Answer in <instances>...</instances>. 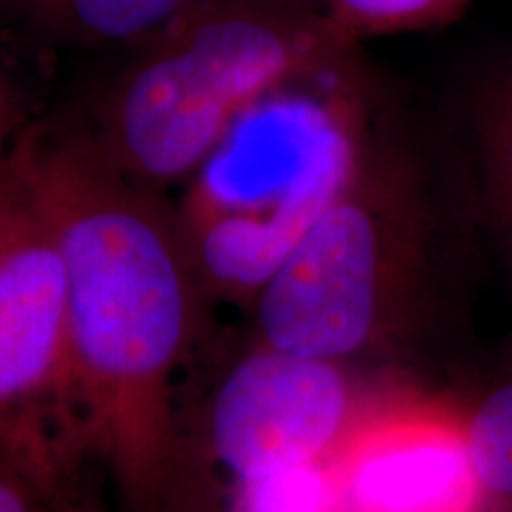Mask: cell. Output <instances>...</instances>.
<instances>
[{
  "label": "cell",
  "instance_id": "obj_1",
  "mask_svg": "<svg viewBox=\"0 0 512 512\" xmlns=\"http://www.w3.org/2000/svg\"><path fill=\"white\" fill-rule=\"evenodd\" d=\"M10 181L46 221L67 278V401L133 501L171 470V387L192 323V259L105 150L31 138Z\"/></svg>",
  "mask_w": 512,
  "mask_h": 512
},
{
  "label": "cell",
  "instance_id": "obj_2",
  "mask_svg": "<svg viewBox=\"0 0 512 512\" xmlns=\"http://www.w3.org/2000/svg\"><path fill=\"white\" fill-rule=\"evenodd\" d=\"M484 254L463 169L363 136L349 181L256 292L264 347L347 363L470 299Z\"/></svg>",
  "mask_w": 512,
  "mask_h": 512
},
{
  "label": "cell",
  "instance_id": "obj_3",
  "mask_svg": "<svg viewBox=\"0 0 512 512\" xmlns=\"http://www.w3.org/2000/svg\"><path fill=\"white\" fill-rule=\"evenodd\" d=\"M290 83L249 107L192 174L183 242L223 290L259 292L354 171V119Z\"/></svg>",
  "mask_w": 512,
  "mask_h": 512
},
{
  "label": "cell",
  "instance_id": "obj_4",
  "mask_svg": "<svg viewBox=\"0 0 512 512\" xmlns=\"http://www.w3.org/2000/svg\"><path fill=\"white\" fill-rule=\"evenodd\" d=\"M181 19L114 102L107 155L133 178L192 176L249 107L344 41L328 19L304 24L252 8L188 10Z\"/></svg>",
  "mask_w": 512,
  "mask_h": 512
},
{
  "label": "cell",
  "instance_id": "obj_5",
  "mask_svg": "<svg viewBox=\"0 0 512 512\" xmlns=\"http://www.w3.org/2000/svg\"><path fill=\"white\" fill-rule=\"evenodd\" d=\"M342 363L261 344L223 380L211 446L233 482L332 460L366 408Z\"/></svg>",
  "mask_w": 512,
  "mask_h": 512
},
{
  "label": "cell",
  "instance_id": "obj_6",
  "mask_svg": "<svg viewBox=\"0 0 512 512\" xmlns=\"http://www.w3.org/2000/svg\"><path fill=\"white\" fill-rule=\"evenodd\" d=\"M0 228V444L41 441V403L67 401V278L57 242L10 181Z\"/></svg>",
  "mask_w": 512,
  "mask_h": 512
},
{
  "label": "cell",
  "instance_id": "obj_7",
  "mask_svg": "<svg viewBox=\"0 0 512 512\" xmlns=\"http://www.w3.org/2000/svg\"><path fill=\"white\" fill-rule=\"evenodd\" d=\"M339 512H491L463 415L420 399L368 401L332 456Z\"/></svg>",
  "mask_w": 512,
  "mask_h": 512
},
{
  "label": "cell",
  "instance_id": "obj_8",
  "mask_svg": "<svg viewBox=\"0 0 512 512\" xmlns=\"http://www.w3.org/2000/svg\"><path fill=\"white\" fill-rule=\"evenodd\" d=\"M460 166L484 252L512 287V62L491 69L472 91Z\"/></svg>",
  "mask_w": 512,
  "mask_h": 512
},
{
  "label": "cell",
  "instance_id": "obj_9",
  "mask_svg": "<svg viewBox=\"0 0 512 512\" xmlns=\"http://www.w3.org/2000/svg\"><path fill=\"white\" fill-rule=\"evenodd\" d=\"M463 415L475 479L496 508L512 503V349Z\"/></svg>",
  "mask_w": 512,
  "mask_h": 512
},
{
  "label": "cell",
  "instance_id": "obj_10",
  "mask_svg": "<svg viewBox=\"0 0 512 512\" xmlns=\"http://www.w3.org/2000/svg\"><path fill=\"white\" fill-rule=\"evenodd\" d=\"M48 29L83 41H124L181 19L192 0H29Z\"/></svg>",
  "mask_w": 512,
  "mask_h": 512
},
{
  "label": "cell",
  "instance_id": "obj_11",
  "mask_svg": "<svg viewBox=\"0 0 512 512\" xmlns=\"http://www.w3.org/2000/svg\"><path fill=\"white\" fill-rule=\"evenodd\" d=\"M228 512H339L332 460L235 482Z\"/></svg>",
  "mask_w": 512,
  "mask_h": 512
},
{
  "label": "cell",
  "instance_id": "obj_12",
  "mask_svg": "<svg viewBox=\"0 0 512 512\" xmlns=\"http://www.w3.org/2000/svg\"><path fill=\"white\" fill-rule=\"evenodd\" d=\"M332 29L354 36L432 29L453 22L472 0H323Z\"/></svg>",
  "mask_w": 512,
  "mask_h": 512
},
{
  "label": "cell",
  "instance_id": "obj_13",
  "mask_svg": "<svg viewBox=\"0 0 512 512\" xmlns=\"http://www.w3.org/2000/svg\"><path fill=\"white\" fill-rule=\"evenodd\" d=\"M36 503H43L36 484L17 458L0 446V512H36Z\"/></svg>",
  "mask_w": 512,
  "mask_h": 512
},
{
  "label": "cell",
  "instance_id": "obj_14",
  "mask_svg": "<svg viewBox=\"0 0 512 512\" xmlns=\"http://www.w3.org/2000/svg\"><path fill=\"white\" fill-rule=\"evenodd\" d=\"M43 503H48L50 512H102L98 503L91 496H86L83 491L74 489L67 482V472H62L55 479V484L46 491Z\"/></svg>",
  "mask_w": 512,
  "mask_h": 512
},
{
  "label": "cell",
  "instance_id": "obj_15",
  "mask_svg": "<svg viewBox=\"0 0 512 512\" xmlns=\"http://www.w3.org/2000/svg\"><path fill=\"white\" fill-rule=\"evenodd\" d=\"M8 204H10V197H8V188H0V228H3L5 223V216H8Z\"/></svg>",
  "mask_w": 512,
  "mask_h": 512
},
{
  "label": "cell",
  "instance_id": "obj_16",
  "mask_svg": "<svg viewBox=\"0 0 512 512\" xmlns=\"http://www.w3.org/2000/svg\"><path fill=\"white\" fill-rule=\"evenodd\" d=\"M501 512H512V503H505V505H501Z\"/></svg>",
  "mask_w": 512,
  "mask_h": 512
},
{
  "label": "cell",
  "instance_id": "obj_17",
  "mask_svg": "<svg viewBox=\"0 0 512 512\" xmlns=\"http://www.w3.org/2000/svg\"><path fill=\"white\" fill-rule=\"evenodd\" d=\"M0 126H3V105H0Z\"/></svg>",
  "mask_w": 512,
  "mask_h": 512
}]
</instances>
